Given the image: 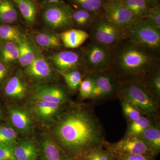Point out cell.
Listing matches in <instances>:
<instances>
[{
	"mask_svg": "<svg viewBox=\"0 0 160 160\" xmlns=\"http://www.w3.org/2000/svg\"><path fill=\"white\" fill-rule=\"evenodd\" d=\"M46 2L49 5L52 4H62V3L63 0H45Z\"/></svg>",
	"mask_w": 160,
	"mask_h": 160,
	"instance_id": "cell-41",
	"label": "cell"
},
{
	"mask_svg": "<svg viewBox=\"0 0 160 160\" xmlns=\"http://www.w3.org/2000/svg\"><path fill=\"white\" fill-rule=\"evenodd\" d=\"M9 116L12 125L15 128L22 131H26L31 126V118L28 112L15 106L9 109Z\"/></svg>",
	"mask_w": 160,
	"mask_h": 160,
	"instance_id": "cell-15",
	"label": "cell"
},
{
	"mask_svg": "<svg viewBox=\"0 0 160 160\" xmlns=\"http://www.w3.org/2000/svg\"><path fill=\"white\" fill-rule=\"evenodd\" d=\"M2 0H0V4L2 3Z\"/></svg>",
	"mask_w": 160,
	"mask_h": 160,
	"instance_id": "cell-46",
	"label": "cell"
},
{
	"mask_svg": "<svg viewBox=\"0 0 160 160\" xmlns=\"http://www.w3.org/2000/svg\"><path fill=\"white\" fill-rule=\"evenodd\" d=\"M33 97L37 101L63 104L66 102V96L63 89L56 86L40 85L33 91Z\"/></svg>",
	"mask_w": 160,
	"mask_h": 160,
	"instance_id": "cell-11",
	"label": "cell"
},
{
	"mask_svg": "<svg viewBox=\"0 0 160 160\" xmlns=\"http://www.w3.org/2000/svg\"><path fill=\"white\" fill-rule=\"evenodd\" d=\"M42 147L46 160H70L61 147L51 140H44Z\"/></svg>",
	"mask_w": 160,
	"mask_h": 160,
	"instance_id": "cell-19",
	"label": "cell"
},
{
	"mask_svg": "<svg viewBox=\"0 0 160 160\" xmlns=\"http://www.w3.org/2000/svg\"><path fill=\"white\" fill-rule=\"evenodd\" d=\"M114 157L118 160H154L156 156L153 154H133Z\"/></svg>",
	"mask_w": 160,
	"mask_h": 160,
	"instance_id": "cell-36",
	"label": "cell"
},
{
	"mask_svg": "<svg viewBox=\"0 0 160 160\" xmlns=\"http://www.w3.org/2000/svg\"><path fill=\"white\" fill-rule=\"evenodd\" d=\"M78 10L82 20L84 26L91 22L92 19V16L91 14L92 12L83 9H79Z\"/></svg>",
	"mask_w": 160,
	"mask_h": 160,
	"instance_id": "cell-39",
	"label": "cell"
},
{
	"mask_svg": "<svg viewBox=\"0 0 160 160\" xmlns=\"http://www.w3.org/2000/svg\"><path fill=\"white\" fill-rule=\"evenodd\" d=\"M152 86L155 95L158 99L160 97V74L158 72L153 77L152 80Z\"/></svg>",
	"mask_w": 160,
	"mask_h": 160,
	"instance_id": "cell-38",
	"label": "cell"
},
{
	"mask_svg": "<svg viewBox=\"0 0 160 160\" xmlns=\"http://www.w3.org/2000/svg\"><path fill=\"white\" fill-rule=\"evenodd\" d=\"M122 105L125 116L130 122L138 119L142 116L140 111L129 103L122 101Z\"/></svg>",
	"mask_w": 160,
	"mask_h": 160,
	"instance_id": "cell-35",
	"label": "cell"
},
{
	"mask_svg": "<svg viewBox=\"0 0 160 160\" xmlns=\"http://www.w3.org/2000/svg\"><path fill=\"white\" fill-rule=\"evenodd\" d=\"M152 125L151 118L142 116L138 119L130 122L125 137L138 136Z\"/></svg>",
	"mask_w": 160,
	"mask_h": 160,
	"instance_id": "cell-25",
	"label": "cell"
},
{
	"mask_svg": "<svg viewBox=\"0 0 160 160\" xmlns=\"http://www.w3.org/2000/svg\"><path fill=\"white\" fill-rule=\"evenodd\" d=\"M108 49L98 43L91 45L86 53V63L90 70L98 72L108 65L109 60Z\"/></svg>",
	"mask_w": 160,
	"mask_h": 160,
	"instance_id": "cell-10",
	"label": "cell"
},
{
	"mask_svg": "<svg viewBox=\"0 0 160 160\" xmlns=\"http://www.w3.org/2000/svg\"><path fill=\"white\" fill-rule=\"evenodd\" d=\"M114 156L109 150L102 147L93 149L83 155V160H111Z\"/></svg>",
	"mask_w": 160,
	"mask_h": 160,
	"instance_id": "cell-31",
	"label": "cell"
},
{
	"mask_svg": "<svg viewBox=\"0 0 160 160\" xmlns=\"http://www.w3.org/2000/svg\"><path fill=\"white\" fill-rule=\"evenodd\" d=\"M17 18V12L13 5L9 1H2L0 4V21L6 24H11Z\"/></svg>",
	"mask_w": 160,
	"mask_h": 160,
	"instance_id": "cell-27",
	"label": "cell"
},
{
	"mask_svg": "<svg viewBox=\"0 0 160 160\" xmlns=\"http://www.w3.org/2000/svg\"><path fill=\"white\" fill-rule=\"evenodd\" d=\"M14 154L16 160H37L38 149L31 142L22 141L14 146Z\"/></svg>",
	"mask_w": 160,
	"mask_h": 160,
	"instance_id": "cell-17",
	"label": "cell"
},
{
	"mask_svg": "<svg viewBox=\"0 0 160 160\" xmlns=\"http://www.w3.org/2000/svg\"><path fill=\"white\" fill-rule=\"evenodd\" d=\"M118 94L121 101L130 104L142 114L151 119L157 115L158 99L142 83L135 81L123 83L118 89Z\"/></svg>",
	"mask_w": 160,
	"mask_h": 160,
	"instance_id": "cell-2",
	"label": "cell"
},
{
	"mask_svg": "<svg viewBox=\"0 0 160 160\" xmlns=\"http://www.w3.org/2000/svg\"><path fill=\"white\" fill-rule=\"evenodd\" d=\"M22 35L18 29L9 25L0 26V38L7 42L18 43L20 42Z\"/></svg>",
	"mask_w": 160,
	"mask_h": 160,
	"instance_id": "cell-29",
	"label": "cell"
},
{
	"mask_svg": "<svg viewBox=\"0 0 160 160\" xmlns=\"http://www.w3.org/2000/svg\"><path fill=\"white\" fill-rule=\"evenodd\" d=\"M104 1H106V2H110V1H115V0H104Z\"/></svg>",
	"mask_w": 160,
	"mask_h": 160,
	"instance_id": "cell-44",
	"label": "cell"
},
{
	"mask_svg": "<svg viewBox=\"0 0 160 160\" xmlns=\"http://www.w3.org/2000/svg\"><path fill=\"white\" fill-rule=\"evenodd\" d=\"M145 1L149 7L155 6L158 4V0H145Z\"/></svg>",
	"mask_w": 160,
	"mask_h": 160,
	"instance_id": "cell-42",
	"label": "cell"
},
{
	"mask_svg": "<svg viewBox=\"0 0 160 160\" xmlns=\"http://www.w3.org/2000/svg\"><path fill=\"white\" fill-rule=\"evenodd\" d=\"M17 44L18 47V60L20 64L22 66L27 67L36 57L34 52L28 40L22 35L20 42Z\"/></svg>",
	"mask_w": 160,
	"mask_h": 160,
	"instance_id": "cell-20",
	"label": "cell"
},
{
	"mask_svg": "<svg viewBox=\"0 0 160 160\" xmlns=\"http://www.w3.org/2000/svg\"><path fill=\"white\" fill-rule=\"evenodd\" d=\"M122 30L105 19L99 20L93 27V36L97 43L108 48L122 39Z\"/></svg>",
	"mask_w": 160,
	"mask_h": 160,
	"instance_id": "cell-8",
	"label": "cell"
},
{
	"mask_svg": "<svg viewBox=\"0 0 160 160\" xmlns=\"http://www.w3.org/2000/svg\"><path fill=\"white\" fill-rule=\"evenodd\" d=\"M1 54L4 63L12 62L18 60L19 49L17 44L11 42L4 43L1 46Z\"/></svg>",
	"mask_w": 160,
	"mask_h": 160,
	"instance_id": "cell-26",
	"label": "cell"
},
{
	"mask_svg": "<svg viewBox=\"0 0 160 160\" xmlns=\"http://www.w3.org/2000/svg\"><path fill=\"white\" fill-rule=\"evenodd\" d=\"M27 88L23 81L19 77L11 78L5 86V92L7 96L12 98L20 99L26 94Z\"/></svg>",
	"mask_w": 160,
	"mask_h": 160,
	"instance_id": "cell-18",
	"label": "cell"
},
{
	"mask_svg": "<svg viewBox=\"0 0 160 160\" xmlns=\"http://www.w3.org/2000/svg\"><path fill=\"white\" fill-rule=\"evenodd\" d=\"M72 12L69 7L62 4L49 5L44 10L43 18L45 22L52 29L68 28L72 23Z\"/></svg>",
	"mask_w": 160,
	"mask_h": 160,
	"instance_id": "cell-7",
	"label": "cell"
},
{
	"mask_svg": "<svg viewBox=\"0 0 160 160\" xmlns=\"http://www.w3.org/2000/svg\"><path fill=\"white\" fill-rule=\"evenodd\" d=\"M111 160H118V159L117 158H116V157H113V158H112V159Z\"/></svg>",
	"mask_w": 160,
	"mask_h": 160,
	"instance_id": "cell-43",
	"label": "cell"
},
{
	"mask_svg": "<svg viewBox=\"0 0 160 160\" xmlns=\"http://www.w3.org/2000/svg\"><path fill=\"white\" fill-rule=\"evenodd\" d=\"M124 5L139 20L146 18L150 7L145 0H122Z\"/></svg>",
	"mask_w": 160,
	"mask_h": 160,
	"instance_id": "cell-24",
	"label": "cell"
},
{
	"mask_svg": "<svg viewBox=\"0 0 160 160\" xmlns=\"http://www.w3.org/2000/svg\"><path fill=\"white\" fill-rule=\"evenodd\" d=\"M37 101V102L34 107L35 111L38 116L42 119H47L53 117L58 111L61 106L56 103Z\"/></svg>",
	"mask_w": 160,
	"mask_h": 160,
	"instance_id": "cell-22",
	"label": "cell"
},
{
	"mask_svg": "<svg viewBox=\"0 0 160 160\" xmlns=\"http://www.w3.org/2000/svg\"><path fill=\"white\" fill-rule=\"evenodd\" d=\"M103 9L105 19L121 29L129 28L140 20L126 8L122 0L106 2Z\"/></svg>",
	"mask_w": 160,
	"mask_h": 160,
	"instance_id": "cell-5",
	"label": "cell"
},
{
	"mask_svg": "<svg viewBox=\"0 0 160 160\" xmlns=\"http://www.w3.org/2000/svg\"><path fill=\"white\" fill-rule=\"evenodd\" d=\"M80 96L83 99L91 98L93 90V82L90 76L81 81L79 86Z\"/></svg>",
	"mask_w": 160,
	"mask_h": 160,
	"instance_id": "cell-34",
	"label": "cell"
},
{
	"mask_svg": "<svg viewBox=\"0 0 160 160\" xmlns=\"http://www.w3.org/2000/svg\"><path fill=\"white\" fill-rule=\"evenodd\" d=\"M7 72L6 66L0 61V81H2L6 77Z\"/></svg>",
	"mask_w": 160,
	"mask_h": 160,
	"instance_id": "cell-40",
	"label": "cell"
},
{
	"mask_svg": "<svg viewBox=\"0 0 160 160\" xmlns=\"http://www.w3.org/2000/svg\"><path fill=\"white\" fill-rule=\"evenodd\" d=\"M66 85L72 90L78 89L82 81V74L77 70H71L67 72H60Z\"/></svg>",
	"mask_w": 160,
	"mask_h": 160,
	"instance_id": "cell-30",
	"label": "cell"
},
{
	"mask_svg": "<svg viewBox=\"0 0 160 160\" xmlns=\"http://www.w3.org/2000/svg\"><path fill=\"white\" fill-rule=\"evenodd\" d=\"M104 146L114 156L133 154L155 155L146 142L138 136L125 137L122 139L114 143L105 142Z\"/></svg>",
	"mask_w": 160,
	"mask_h": 160,
	"instance_id": "cell-6",
	"label": "cell"
},
{
	"mask_svg": "<svg viewBox=\"0 0 160 160\" xmlns=\"http://www.w3.org/2000/svg\"><path fill=\"white\" fill-rule=\"evenodd\" d=\"M50 60L60 72L73 70L79 63V56L76 52L63 51L52 54Z\"/></svg>",
	"mask_w": 160,
	"mask_h": 160,
	"instance_id": "cell-12",
	"label": "cell"
},
{
	"mask_svg": "<svg viewBox=\"0 0 160 160\" xmlns=\"http://www.w3.org/2000/svg\"><path fill=\"white\" fill-rule=\"evenodd\" d=\"M34 40L38 46L44 49H55L62 46L59 36L54 33L39 32L35 36Z\"/></svg>",
	"mask_w": 160,
	"mask_h": 160,
	"instance_id": "cell-21",
	"label": "cell"
},
{
	"mask_svg": "<svg viewBox=\"0 0 160 160\" xmlns=\"http://www.w3.org/2000/svg\"><path fill=\"white\" fill-rule=\"evenodd\" d=\"M138 136L146 142L156 156L159 154L160 151V130L158 126L151 125Z\"/></svg>",
	"mask_w": 160,
	"mask_h": 160,
	"instance_id": "cell-16",
	"label": "cell"
},
{
	"mask_svg": "<svg viewBox=\"0 0 160 160\" xmlns=\"http://www.w3.org/2000/svg\"><path fill=\"white\" fill-rule=\"evenodd\" d=\"M56 138L67 156L82 158L103 147L105 142L102 126L91 110H72L63 116L54 129Z\"/></svg>",
	"mask_w": 160,
	"mask_h": 160,
	"instance_id": "cell-1",
	"label": "cell"
},
{
	"mask_svg": "<svg viewBox=\"0 0 160 160\" xmlns=\"http://www.w3.org/2000/svg\"><path fill=\"white\" fill-rule=\"evenodd\" d=\"M59 36L65 47L74 49L82 45L89 35L86 31L81 29H70L63 32Z\"/></svg>",
	"mask_w": 160,
	"mask_h": 160,
	"instance_id": "cell-14",
	"label": "cell"
},
{
	"mask_svg": "<svg viewBox=\"0 0 160 160\" xmlns=\"http://www.w3.org/2000/svg\"><path fill=\"white\" fill-rule=\"evenodd\" d=\"M129 28L130 39L135 45L153 51L159 49L160 30L146 19L139 20Z\"/></svg>",
	"mask_w": 160,
	"mask_h": 160,
	"instance_id": "cell-3",
	"label": "cell"
},
{
	"mask_svg": "<svg viewBox=\"0 0 160 160\" xmlns=\"http://www.w3.org/2000/svg\"><path fill=\"white\" fill-rule=\"evenodd\" d=\"M25 72L28 76L38 79L48 78L52 74L49 63L41 56L36 57L32 63L26 67Z\"/></svg>",
	"mask_w": 160,
	"mask_h": 160,
	"instance_id": "cell-13",
	"label": "cell"
},
{
	"mask_svg": "<svg viewBox=\"0 0 160 160\" xmlns=\"http://www.w3.org/2000/svg\"><path fill=\"white\" fill-rule=\"evenodd\" d=\"M82 9L90 12L92 13H98L103 9L102 0H73Z\"/></svg>",
	"mask_w": 160,
	"mask_h": 160,
	"instance_id": "cell-32",
	"label": "cell"
},
{
	"mask_svg": "<svg viewBox=\"0 0 160 160\" xmlns=\"http://www.w3.org/2000/svg\"><path fill=\"white\" fill-rule=\"evenodd\" d=\"M146 19L152 26L157 29H160V6L159 4L150 7Z\"/></svg>",
	"mask_w": 160,
	"mask_h": 160,
	"instance_id": "cell-33",
	"label": "cell"
},
{
	"mask_svg": "<svg viewBox=\"0 0 160 160\" xmlns=\"http://www.w3.org/2000/svg\"><path fill=\"white\" fill-rule=\"evenodd\" d=\"M120 68L125 73L138 75L146 72L151 63L150 56L137 47H128L121 52L118 58Z\"/></svg>",
	"mask_w": 160,
	"mask_h": 160,
	"instance_id": "cell-4",
	"label": "cell"
},
{
	"mask_svg": "<svg viewBox=\"0 0 160 160\" xmlns=\"http://www.w3.org/2000/svg\"><path fill=\"white\" fill-rule=\"evenodd\" d=\"M19 9L22 15L27 22L34 23L36 15L35 4L31 0H13Z\"/></svg>",
	"mask_w": 160,
	"mask_h": 160,
	"instance_id": "cell-23",
	"label": "cell"
},
{
	"mask_svg": "<svg viewBox=\"0 0 160 160\" xmlns=\"http://www.w3.org/2000/svg\"><path fill=\"white\" fill-rule=\"evenodd\" d=\"M14 146H0V160H16L14 154Z\"/></svg>",
	"mask_w": 160,
	"mask_h": 160,
	"instance_id": "cell-37",
	"label": "cell"
},
{
	"mask_svg": "<svg viewBox=\"0 0 160 160\" xmlns=\"http://www.w3.org/2000/svg\"><path fill=\"white\" fill-rule=\"evenodd\" d=\"M17 134L11 127L0 126V146H14Z\"/></svg>",
	"mask_w": 160,
	"mask_h": 160,
	"instance_id": "cell-28",
	"label": "cell"
},
{
	"mask_svg": "<svg viewBox=\"0 0 160 160\" xmlns=\"http://www.w3.org/2000/svg\"><path fill=\"white\" fill-rule=\"evenodd\" d=\"M76 160H83L82 159V158H77V159Z\"/></svg>",
	"mask_w": 160,
	"mask_h": 160,
	"instance_id": "cell-45",
	"label": "cell"
},
{
	"mask_svg": "<svg viewBox=\"0 0 160 160\" xmlns=\"http://www.w3.org/2000/svg\"><path fill=\"white\" fill-rule=\"evenodd\" d=\"M93 82V90L91 98L102 100L111 96L115 90L114 81L111 76L105 72H97L90 76Z\"/></svg>",
	"mask_w": 160,
	"mask_h": 160,
	"instance_id": "cell-9",
	"label": "cell"
}]
</instances>
